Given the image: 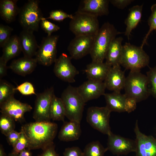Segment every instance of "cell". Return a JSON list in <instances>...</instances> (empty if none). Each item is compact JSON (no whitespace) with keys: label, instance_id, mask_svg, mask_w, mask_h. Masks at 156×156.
I'll use <instances>...</instances> for the list:
<instances>
[{"label":"cell","instance_id":"1","mask_svg":"<svg viewBox=\"0 0 156 156\" xmlns=\"http://www.w3.org/2000/svg\"><path fill=\"white\" fill-rule=\"evenodd\" d=\"M57 124L49 121H36L22 125L21 131L27 137L29 142L27 148L42 150L53 142L57 134Z\"/></svg>","mask_w":156,"mask_h":156},{"label":"cell","instance_id":"2","mask_svg":"<svg viewBox=\"0 0 156 156\" xmlns=\"http://www.w3.org/2000/svg\"><path fill=\"white\" fill-rule=\"evenodd\" d=\"M121 33L109 22L105 23L95 36L93 46L90 53L92 61L103 62L111 42L117 35Z\"/></svg>","mask_w":156,"mask_h":156},{"label":"cell","instance_id":"3","mask_svg":"<svg viewBox=\"0 0 156 156\" xmlns=\"http://www.w3.org/2000/svg\"><path fill=\"white\" fill-rule=\"evenodd\" d=\"M124 89L125 96L134 98L137 102L151 95L147 77L140 71H130L126 77Z\"/></svg>","mask_w":156,"mask_h":156},{"label":"cell","instance_id":"4","mask_svg":"<svg viewBox=\"0 0 156 156\" xmlns=\"http://www.w3.org/2000/svg\"><path fill=\"white\" fill-rule=\"evenodd\" d=\"M61 98L64 105L66 117L70 121L80 122L86 103L77 88L69 85L62 92Z\"/></svg>","mask_w":156,"mask_h":156},{"label":"cell","instance_id":"5","mask_svg":"<svg viewBox=\"0 0 156 156\" xmlns=\"http://www.w3.org/2000/svg\"><path fill=\"white\" fill-rule=\"evenodd\" d=\"M150 58L140 46L126 42L123 45L120 65L130 71H140L148 66Z\"/></svg>","mask_w":156,"mask_h":156},{"label":"cell","instance_id":"6","mask_svg":"<svg viewBox=\"0 0 156 156\" xmlns=\"http://www.w3.org/2000/svg\"><path fill=\"white\" fill-rule=\"evenodd\" d=\"M19 22L23 30L37 31L39 25L44 18L39 6V1L29 0L20 9Z\"/></svg>","mask_w":156,"mask_h":156},{"label":"cell","instance_id":"7","mask_svg":"<svg viewBox=\"0 0 156 156\" xmlns=\"http://www.w3.org/2000/svg\"><path fill=\"white\" fill-rule=\"evenodd\" d=\"M69 26L75 36H96L100 28L98 17L77 11L73 15Z\"/></svg>","mask_w":156,"mask_h":156},{"label":"cell","instance_id":"8","mask_svg":"<svg viewBox=\"0 0 156 156\" xmlns=\"http://www.w3.org/2000/svg\"><path fill=\"white\" fill-rule=\"evenodd\" d=\"M111 111L106 106H92L87 110V122L94 129L108 135L112 132L109 125Z\"/></svg>","mask_w":156,"mask_h":156},{"label":"cell","instance_id":"9","mask_svg":"<svg viewBox=\"0 0 156 156\" xmlns=\"http://www.w3.org/2000/svg\"><path fill=\"white\" fill-rule=\"evenodd\" d=\"M58 35L47 36L43 38L35 55V58L39 64L49 66L56 60L57 45Z\"/></svg>","mask_w":156,"mask_h":156},{"label":"cell","instance_id":"10","mask_svg":"<svg viewBox=\"0 0 156 156\" xmlns=\"http://www.w3.org/2000/svg\"><path fill=\"white\" fill-rule=\"evenodd\" d=\"M54 94L53 88L51 87L36 95L33 115L36 121H50V107Z\"/></svg>","mask_w":156,"mask_h":156},{"label":"cell","instance_id":"11","mask_svg":"<svg viewBox=\"0 0 156 156\" xmlns=\"http://www.w3.org/2000/svg\"><path fill=\"white\" fill-rule=\"evenodd\" d=\"M70 57L64 53H62L55 62L53 71L55 76L65 82L73 83L79 71L72 64Z\"/></svg>","mask_w":156,"mask_h":156},{"label":"cell","instance_id":"12","mask_svg":"<svg viewBox=\"0 0 156 156\" xmlns=\"http://www.w3.org/2000/svg\"><path fill=\"white\" fill-rule=\"evenodd\" d=\"M107 135L106 148L114 155L120 156L135 152L136 147L135 140L114 134L112 132Z\"/></svg>","mask_w":156,"mask_h":156},{"label":"cell","instance_id":"13","mask_svg":"<svg viewBox=\"0 0 156 156\" xmlns=\"http://www.w3.org/2000/svg\"><path fill=\"white\" fill-rule=\"evenodd\" d=\"M95 36H76L68 47L71 59L78 60L88 54L92 49Z\"/></svg>","mask_w":156,"mask_h":156},{"label":"cell","instance_id":"14","mask_svg":"<svg viewBox=\"0 0 156 156\" xmlns=\"http://www.w3.org/2000/svg\"><path fill=\"white\" fill-rule=\"evenodd\" d=\"M134 131L136 144L135 156H156V138L141 132L138 120L135 122Z\"/></svg>","mask_w":156,"mask_h":156},{"label":"cell","instance_id":"15","mask_svg":"<svg viewBox=\"0 0 156 156\" xmlns=\"http://www.w3.org/2000/svg\"><path fill=\"white\" fill-rule=\"evenodd\" d=\"M0 112L15 121L21 122L24 120V114L30 111L32 107L30 105L21 102L14 97L0 105Z\"/></svg>","mask_w":156,"mask_h":156},{"label":"cell","instance_id":"16","mask_svg":"<svg viewBox=\"0 0 156 156\" xmlns=\"http://www.w3.org/2000/svg\"><path fill=\"white\" fill-rule=\"evenodd\" d=\"M77 88L85 103L104 95L106 89L104 81L91 79H88Z\"/></svg>","mask_w":156,"mask_h":156},{"label":"cell","instance_id":"17","mask_svg":"<svg viewBox=\"0 0 156 156\" xmlns=\"http://www.w3.org/2000/svg\"><path fill=\"white\" fill-rule=\"evenodd\" d=\"M109 2V0H83L81 1L77 12L97 17L107 15Z\"/></svg>","mask_w":156,"mask_h":156},{"label":"cell","instance_id":"18","mask_svg":"<svg viewBox=\"0 0 156 156\" xmlns=\"http://www.w3.org/2000/svg\"><path fill=\"white\" fill-rule=\"evenodd\" d=\"M120 65L112 66L104 81L106 88L113 92H119L124 89L126 77Z\"/></svg>","mask_w":156,"mask_h":156},{"label":"cell","instance_id":"19","mask_svg":"<svg viewBox=\"0 0 156 156\" xmlns=\"http://www.w3.org/2000/svg\"><path fill=\"white\" fill-rule=\"evenodd\" d=\"M18 37L24 56L32 57L35 56L39 46L37 44L33 32L23 29Z\"/></svg>","mask_w":156,"mask_h":156},{"label":"cell","instance_id":"20","mask_svg":"<svg viewBox=\"0 0 156 156\" xmlns=\"http://www.w3.org/2000/svg\"><path fill=\"white\" fill-rule=\"evenodd\" d=\"M35 58L24 56L13 60L8 68L15 73L25 76L32 73L37 65Z\"/></svg>","mask_w":156,"mask_h":156},{"label":"cell","instance_id":"21","mask_svg":"<svg viewBox=\"0 0 156 156\" xmlns=\"http://www.w3.org/2000/svg\"><path fill=\"white\" fill-rule=\"evenodd\" d=\"M80 122L70 121L64 122L58 135L61 141L69 142L78 140L81 134Z\"/></svg>","mask_w":156,"mask_h":156},{"label":"cell","instance_id":"22","mask_svg":"<svg viewBox=\"0 0 156 156\" xmlns=\"http://www.w3.org/2000/svg\"><path fill=\"white\" fill-rule=\"evenodd\" d=\"M112 66L103 62H92L87 65L85 72L88 79L104 81Z\"/></svg>","mask_w":156,"mask_h":156},{"label":"cell","instance_id":"23","mask_svg":"<svg viewBox=\"0 0 156 156\" xmlns=\"http://www.w3.org/2000/svg\"><path fill=\"white\" fill-rule=\"evenodd\" d=\"M123 38H116L111 42L107 50L105 62L111 66L120 65Z\"/></svg>","mask_w":156,"mask_h":156},{"label":"cell","instance_id":"24","mask_svg":"<svg viewBox=\"0 0 156 156\" xmlns=\"http://www.w3.org/2000/svg\"><path fill=\"white\" fill-rule=\"evenodd\" d=\"M106 106L111 111L119 113L125 112V105L126 96L120 92H113L104 95Z\"/></svg>","mask_w":156,"mask_h":156},{"label":"cell","instance_id":"25","mask_svg":"<svg viewBox=\"0 0 156 156\" xmlns=\"http://www.w3.org/2000/svg\"><path fill=\"white\" fill-rule=\"evenodd\" d=\"M17 0H1L0 1V15L1 18L8 23L13 21L20 9L18 7Z\"/></svg>","mask_w":156,"mask_h":156},{"label":"cell","instance_id":"26","mask_svg":"<svg viewBox=\"0 0 156 156\" xmlns=\"http://www.w3.org/2000/svg\"><path fill=\"white\" fill-rule=\"evenodd\" d=\"M143 7V4L136 5L129 10V14L125 21L126 27L124 33L129 40L132 31L136 27L141 20Z\"/></svg>","mask_w":156,"mask_h":156},{"label":"cell","instance_id":"27","mask_svg":"<svg viewBox=\"0 0 156 156\" xmlns=\"http://www.w3.org/2000/svg\"><path fill=\"white\" fill-rule=\"evenodd\" d=\"M22 51L18 36H11L3 47V54L0 57L7 63L9 60L18 55Z\"/></svg>","mask_w":156,"mask_h":156},{"label":"cell","instance_id":"28","mask_svg":"<svg viewBox=\"0 0 156 156\" xmlns=\"http://www.w3.org/2000/svg\"><path fill=\"white\" fill-rule=\"evenodd\" d=\"M65 117V109L63 102L61 98H58L54 94L51 105L50 118L53 120L64 122Z\"/></svg>","mask_w":156,"mask_h":156},{"label":"cell","instance_id":"29","mask_svg":"<svg viewBox=\"0 0 156 156\" xmlns=\"http://www.w3.org/2000/svg\"><path fill=\"white\" fill-rule=\"evenodd\" d=\"M108 150L98 141L88 144L83 150V156H104Z\"/></svg>","mask_w":156,"mask_h":156},{"label":"cell","instance_id":"30","mask_svg":"<svg viewBox=\"0 0 156 156\" xmlns=\"http://www.w3.org/2000/svg\"><path fill=\"white\" fill-rule=\"evenodd\" d=\"M16 91L15 88L12 84L0 80V105L14 97Z\"/></svg>","mask_w":156,"mask_h":156},{"label":"cell","instance_id":"31","mask_svg":"<svg viewBox=\"0 0 156 156\" xmlns=\"http://www.w3.org/2000/svg\"><path fill=\"white\" fill-rule=\"evenodd\" d=\"M15 120L6 115L1 114L0 116V129L2 134L6 136L14 130Z\"/></svg>","mask_w":156,"mask_h":156},{"label":"cell","instance_id":"32","mask_svg":"<svg viewBox=\"0 0 156 156\" xmlns=\"http://www.w3.org/2000/svg\"><path fill=\"white\" fill-rule=\"evenodd\" d=\"M151 14L148 20V24L149 27L148 31L144 37L140 47L143 48L144 45L147 43V40L149 35L153 31H156V4L151 7Z\"/></svg>","mask_w":156,"mask_h":156},{"label":"cell","instance_id":"33","mask_svg":"<svg viewBox=\"0 0 156 156\" xmlns=\"http://www.w3.org/2000/svg\"><path fill=\"white\" fill-rule=\"evenodd\" d=\"M151 95L156 99V66L150 68L146 73Z\"/></svg>","mask_w":156,"mask_h":156},{"label":"cell","instance_id":"34","mask_svg":"<svg viewBox=\"0 0 156 156\" xmlns=\"http://www.w3.org/2000/svg\"><path fill=\"white\" fill-rule=\"evenodd\" d=\"M13 29L9 26L0 25V47L3 48L11 37Z\"/></svg>","mask_w":156,"mask_h":156},{"label":"cell","instance_id":"35","mask_svg":"<svg viewBox=\"0 0 156 156\" xmlns=\"http://www.w3.org/2000/svg\"><path fill=\"white\" fill-rule=\"evenodd\" d=\"M20 132V137L13 147L12 151L18 154H19L25 149L28 148L29 146V142L27 137L23 132L21 131Z\"/></svg>","mask_w":156,"mask_h":156},{"label":"cell","instance_id":"36","mask_svg":"<svg viewBox=\"0 0 156 156\" xmlns=\"http://www.w3.org/2000/svg\"><path fill=\"white\" fill-rule=\"evenodd\" d=\"M73 15L68 14L60 10H53L49 13V16L46 19H50L53 20L61 21L66 18H69L71 19L73 18Z\"/></svg>","mask_w":156,"mask_h":156},{"label":"cell","instance_id":"37","mask_svg":"<svg viewBox=\"0 0 156 156\" xmlns=\"http://www.w3.org/2000/svg\"><path fill=\"white\" fill-rule=\"evenodd\" d=\"M40 24L41 28L47 34V36L51 35L53 32L60 29L58 25L48 21L44 17L41 21Z\"/></svg>","mask_w":156,"mask_h":156},{"label":"cell","instance_id":"38","mask_svg":"<svg viewBox=\"0 0 156 156\" xmlns=\"http://www.w3.org/2000/svg\"><path fill=\"white\" fill-rule=\"evenodd\" d=\"M15 90L23 95H37L35 92L33 85L31 83L27 81L24 82L15 88Z\"/></svg>","mask_w":156,"mask_h":156},{"label":"cell","instance_id":"39","mask_svg":"<svg viewBox=\"0 0 156 156\" xmlns=\"http://www.w3.org/2000/svg\"><path fill=\"white\" fill-rule=\"evenodd\" d=\"M137 103L134 98L126 96L125 105V112L129 113L134 111L136 108Z\"/></svg>","mask_w":156,"mask_h":156},{"label":"cell","instance_id":"40","mask_svg":"<svg viewBox=\"0 0 156 156\" xmlns=\"http://www.w3.org/2000/svg\"><path fill=\"white\" fill-rule=\"evenodd\" d=\"M63 156H83V152L77 146L68 147L65 149Z\"/></svg>","mask_w":156,"mask_h":156},{"label":"cell","instance_id":"41","mask_svg":"<svg viewBox=\"0 0 156 156\" xmlns=\"http://www.w3.org/2000/svg\"><path fill=\"white\" fill-rule=\"evenodd\" d=\"M21 132H18L15 130L10 133L6 137L7 142L10 145L13 147L19 139Z\"/></svg>","mask_w":156,"mask_h":156},{"label":"cell","instance_id":"42","mask_svg":"<svg viewBox=\"0 0 156 156\" xmlns=\"http://www.w3.org/2000/svg\"><path fill=\"white\" fill-rule=\"evenodd\" d=\"M42 152L37 156H59L55 149L54 142L42 149Z\"/></svg>","mask_w":156,"mask_h":156},{"label":"cell","instance_id":"43","mask_svg":"<svg viewBox=\"0 0 156 156\" xmlns=\"http://www.w3.org/2000/svg\"><path fill=\"white\" fill-rule=\"evenodd\" d=\"M133 1L132 0H110L109 2L117 8L123 9Z\"/></svg>","mask_w":156,"mask_h":156},{"label":"cell","instance_id":"44","mask_svg":"<svg viewBox=\"0 0 156 156\" xmlns=\"http://www.w3.org/2000/svg\"><path fill=\"white\" fill-rule=\"evenodd\" d=\"M7 63L0 57V80L7 75L8 68L7 66Z\"/></svg>","mask_w":156,"mask_h":156},{"label":"cell","instance_id":"45","mask_svg":"<svg viewBox=\"0 0 156 156\" xmlns=\"http://www.w3.org/2000/svg\"><path fill=\"white\" fill-rule=\"evenodd\" d=\"M30 149L27 148L22 151L19 154V156H32Z\"/></svg>","mask_w":156,"mask_h":156},{"label":"cell","instance_id":"46","mask_svg":"<svg viewBox=\"0 0 156 156\" xmlns=\"http://www.w3.org/2000/svg\"><path fill=\"white\" fill-rule=\"evenodd\" d=\"M0 156H7L2 144L0 145Z\"/></svg>","mask_w":156,"mask_h":156},{"label":"cell","instance_id":"47","mask_svg":"<svg viewBox=\"0 0 156 156\" xmlns=\"http://www.w3.org/2000/svg\"><path fill=\"white\" fill-rule=\"evenodd\" d=\"M7 156H19V154L13 152L9 153Z\"/></svg>","mask_w":156,"mask_h":156}]
</instances>
